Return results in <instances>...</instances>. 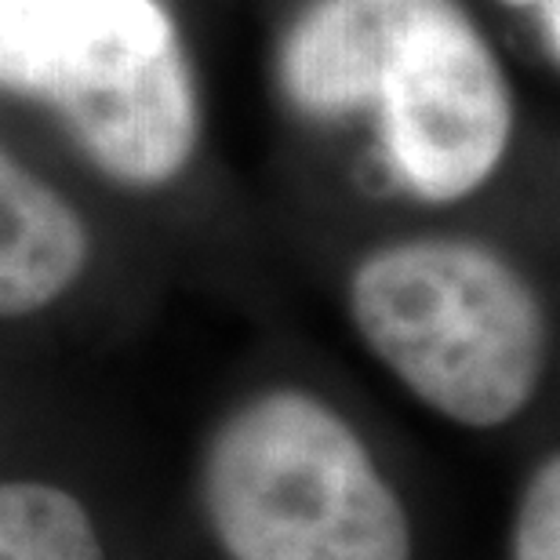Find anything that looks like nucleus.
Returning <instances> with one entry per match:
<instances>
[{
	"label": "nucleus",
	"instance_id": "nucleus-8",
	"mask_svg": "<svg viewBox=\"0 0 560 560\" xmlns=\"http://www.w3.org/2000/svg\"><path fill=\"white\" fill-rule=\"evenodd\" d=\"M513 560H560V463L550 455L535 469L517 510Z\"/></svg>",
	"mask_w": 560,
	"mask_h": 560
},
{
	"label": "nucleus",
	"instance_id": "nucleus-3",
	"mask_svg": "<svg viewBox=\"0 0 560 560\" xmlns=\"http://www.w3.org/2000/svg\"><path fill=\"white\" fill-rule=\"evenodd\" d=\"M0 88L44 98L120 183H167L197 145L183 44L156 0H0Z\"/></svg>",
	"mask_w": 560,
	"mask_h": 560
},
{
	"label": "nucleus",
	"instance_id": "nucleus-9",
	"mask_svg": "<svg viewBox=\"0 0 560 560\" xmlns=\"http://www.w3.org/2000/svg\"><path fill=\"white\" fill-rule=\"evenodd\" d=\"M506 4L532 8L535 15H539L542 37H546V44H550V55L557 59V51H560V0H506Z\"/></svg>",
	"mask_w": 560,
	"mask_h": 560
},
{
	"label": "nucleus",
	"instance_id": "nucleus-4",
	"mask_svg": "<svg viewBox=\"0 0 560 560\" xmlns=\"http://www.w3.org/2000/svg\"><path fill=\"white\" fill-rule=\"evenodd\" d=\"M372 103L397 175L425 200L474 194L513 136L506 73L455 0H433L405 30Z\"/></svg>",
	"mask_w": 560,
	"mask_h": 560
},
{
	"label": "nucleus",
	"instance_id": "nucleus-5",
	"mask_svg": "<svg viewBox=\"0 0 560 560\" xmlns=\"http://www.w3.org/2000/svg\"><path fill=\"white\" fill-rule=\"evenodd\" d=\"M433 0H317L288 33L280 77L291 103L339 117L372 103L389 51Z\"/></svg>",
	"mask_w": 560,
	"mask_h": 560
},
{
	"label": "nucleus",
	"instance_id": "nucleus-7",
	"mask_svg": "<svg viewBox=\"0 0 560 560\" xmlns=\"http://www.w3.org/2000/svg\"><path fill=\"white\" fill-rule=\"evenodd\" d=\"M0 560H106L81 499L40 480L0 485Z\"/></svg>",
	"mask_w": 560,
	"mask_h": 560
},
{
	"label": "nucleus",
	"instance_id": "nucleus-6",
	"mask_svg": "<svg viewBox=\"0 0 560 560\" xmlns=\"http://www.w3.org/2000/svg\"><path fill=\"white\" fill-rule=\"evenodd\" d=\"M84 262V222L0 150V317L44 310L81 277Z\"/></svg>",
	"mask_w": 560,
	"mask_h": 560
},
{
	"label": "nucleus",
	"instance_id": "nucleus-1",
	"mask_svg": "<svg viewBox=\"0 0 560 560\" xmlns=\"http://www.w3.org/2000/svg\"><path fill=\"white\" fill-rule=\"evenodd\" d=\"M350 313L368 350L458 425L517 419L539 389V299L502 255L474 241L419 237L372 252L350 280Z\"/></svg>",
	"mask_w": 560,
	"mask_h": 560
},
{
	"label": "nucleus",
	"instance_id": "nucleus-2",
	"mask_svg": "<svg viewBox=\"0 0 560 560\" xmlns=\"http://www.w3.org/2000/svg\"><path fill=\"white\" fill-rule=\"evenodd\" d=\"M205 510L233 560H411L408 513L364 441L299 389L226 419L205 458Z\"/></svg>",
	"mask_w": 560,
	"mask_h": 560
}]
</instances>
